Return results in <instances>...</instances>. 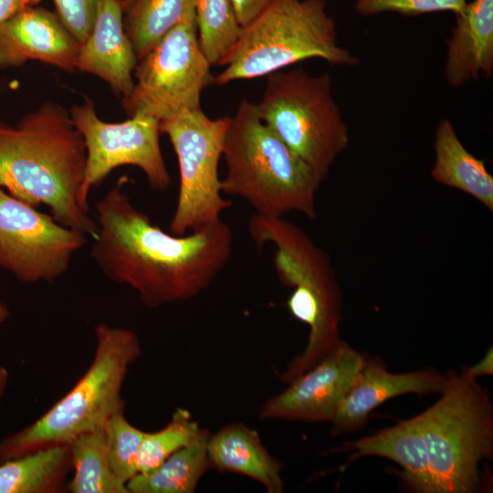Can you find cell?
Listing matches in <instances>:
<instances>
[{"label": "cell", "instance_id": "6da1fadb", "mask_svg": "<svg viewBox=\"0 0 493 493\" xmlns=\"http://www.w3.org/2000/svg\"><path fill=\"white\" fill-rule=\"evenodd\" d=\"M127 177L96 203L90 257L110 280L129 286L149 308L192 299L228 263L233 232L224 221L184 236L168 234L137 209L123 190Z\"/></svg>", "mask_w": 493, "mask_h": 493}, {"label": "cell", "instance_id": "7a4b0ae2", "mask_svg": "<svg viewBox=\"0 0 493 493\" xmlns=\"http://www.w3.org/2000/svg\"><path fill=\"white\" fill-rule=\"evenodd\" d=\"M85 165L84 139L63 105L45 102L16 125L0 120V188L93 237L97 222L79 199Z\"/></svg>", "mask_w": 493, "mask_h": 493}, {"label": "cell", "instance_id": "3957f363", "mask_svg": "<svg viewBox=\"0 0 493 493\" xmlns=\"http://www.w3.org/2000/svg\"><path fill=\"white\" fill-rule=\"evenodd\" d=\"M248 231L257 246H274L275 272L284 286L292 288L287 308L309 330L304 351L281 373L280 380L288 383L340 343L341 289L328 254L296 224L283 216L254 214Z\"/></svg>", "mask_w": 493, "mask_h": 493}, {"label": "cell", "instance_id": "277c9868", "mask_svg": "<svg viewBox=\"0 0 493 493\" xmlns=\"http://www.w3.org/2000/svg\"><path fill=\"white\" fill-rule=\"evenodd\" d=\"M226 174L223 194L246 200L255 214L283 216L291 212L317 215L321 180L258 116L257 103L237 106L226 133Z\"/></svg>", "mask_w": 493, "mask_h": 493}, {"label": "cell", "instance_id": "5b68a950", "mask_svg": "<svg viewBox=\"0 0 493 493\" xmlns=\"http://www.w3.org/2000/svg\"><path fill=\"white\" fill-rule=\"evenodd\" d=\"M95 352L75 385L45 414L23 429L0 440V463L103 429L115 414L124 412L122 388L130 367L142 353L131 330L97 324Z\"/></svg>", "mask_w": 493, "mask_h": 493}, {"label": "cell", "instance_id": "8992f818", "mask_svg": "<svg viewBox=\"0 0 493 493\" xmlns=\"http://www.w3.org/2000/svg\"><path fill=\"white\" fill-rule=\"evenodd\" d=\"M309 58L335 66L359 64L358 58L339 44L325 0H274L243 27L214 84L267 77Z\"/></svg>", "mask_w": 493, "mask_h": 493}, {"label": "cell", "instance_id": "52a82bcc", "mask_svg": "<svg viewBox=\"0 0 493 493\" xmlns=\"http://www.w3.org/2000/svg\"><path fill=\"white\" fill-rule=\"evenodd\" d=\"M439 400L416 415L427 458L432 493H470L479 484V464L493 452V410L476 381L449 372Z\"/></svg>", "mask_w": 493, "mask_h": 493}, {"label": "cell", "instance_id": "ba28073f", "mask_svg": "<svg viewBox=\"0 0 493 493\" xmlns=\"http://www.w3.org/2000/svg\"><path fill=\"white\" fill-rule=\"evenodd\" d=\"M257 108L262 121L321 181L349 145V128L329 73L313 76L301 66L273 72Z\"/></svg>", "mask_w": 493, "mask_h": 493}, {"label": "cell", "instance_id": "9c48e42d", "mask_svg": "<svg viewBox=\"0 0 493 493\" xmlns=\"http://www.w3.org/2000/svg\"><path fill=\"white\" fill-rule=\"evenodd\" d=\"M231 117L209 118L202 110H184L160 121L179 167L176 206L170 232L184 236L221 220L232 202L223 196L219 163Z\"/></svg>", "mask_w": 493, "mask_h": 493}, {"label": "cell", "instance_id": "30bf717a", "mask_svg": "<svg viewBox=\"0 0 493 493\" xmlns=\"http://www.w3.org/2000/svg\"><path fill=\"white\" fill-rule=\"evenodd\" d=\"M210 68L199 47L194 7L138 60L123 109L128 117L142 114L159 121L199 109L203 90L214 84Z\"/></svg>", "mask_w": 493, "mask_h": 493}, {"label": "cell", "instance_id": "8fae6325", "mask_svg": "<svg viewBox=\"0 0 493 493\" xmlns=\"http://www.w3.org/2000/svg\"><path fill=\"white\" fill-rule=\"evenodd\" d=\"M86 146V165L80 190V204L89 211L88 196L114 169L132 165L144 173L150 188L164 192L171 176L160 146V121L142 114L121 122H107L87 99L69 110Z\"/></svg>", "mask_w": 493, "mask_h": 493}, {"label": "cell", "instance_id": "7c38bea8", "mask_svg": "<svg viewBox=\"0 0 493 493\" xmlns=\"http://www.w3.org/2000/svg\"><path fill=\"white\" fill-rule=\"evenodd\" d=\"M85 244L84 234L0 188V267L21 282L59 278Z\"/></svg>", "mask_w": 493, "mask_h": 493}, {"label": "cell", "instance_id": "4fadbf2b", "mask_svg": "<svg viewBox=\"0 0 493 493\" xmlns=\"http://www.w3.org/2000/svg\"><path fill=\"white\" fill-rule=\"evenodd\" d=\"M365 356L344 341L261 406L260 419L330 421L362 371Z\"/></svg>", "mask_w": 493, "mask_h": 493}, {"label": "cell", "instance_id": "5bb4252c", "mask_svg": "<svg viewBox=\"0 0 493 493\" xmlns=\"http://www.w3.org/2000/svg\"><path fill=\"white\" fill-rule=\"evenodd\" d=\"M80 45L55 12L30 6L0 25V68L36 60L73 72Z\"/></svg>", "mask_w": 493, "mask_h": 493}, {"label": "cell", "instance_id": "9a60e30c", "mask_svg": "<svg viewBox=\"0 0 493 493\" xmlns=\"http://www.w3.org/2000/svg\"><path fill=\"white\" fill-rule=\"evenodd\" d=\"M446 383V375L431 369L392 373L379 359L367 358L330 420V434L340 435L364 425L370 413L392 397L441 393Z\"/></svg>", "mask_w": 493, "mask_h": 493}, {"label": "cell", "instance_id": "2e32d148", "mask_svg": "<svg viewBox=\"0 0 493 493\" xmlns=\"http://www.w3.org/2000/svg\"><path fill=\"white\" fill-rule=\"evenodd\" d=\"M120 0H99L96 19L80 45L76 69L93 74L124 98L133 89L138 58L125 31Z\"/></svg>", "mask_w": 493, "mask_h": 493}, {"label": "cell", "instance_id": "e0dca14e", "mask_svg": "<svg viewBox=\"0 0 493 493\" xmlns=\"http://www.w3.org/2000/svg\"><path fill=\"white\" fill-rule=\"evenodd\" d=\"M446 42L444 77L458 89L493 73V0H473L456 14Z\"/></svg>", "mask_w": 493, "mask_h": 493}, {"label": "cell", "instance_id": "ac0fdd59", "mask_svg": "<svg viewBox=\"0 0 493 493\" xmlns=\"http://www.w3.org/2000/svg\"><path fill=\"white\" fill-rule=\"evenodd\" d=\"M207 456L211 468L247 477L268 493H282V465L263 445L257 432L244 424L232 423L209 434Z\"/></svg>", "mask_w": 493, "mask_h": 493}, {"label": "cell", "instance_id": "d6986e66", "mask_svg": "<svg viewBox=\"0 0 493 493\" xmlns=\"http://www.w3.org/2000/svg\"><path fill=\"white\" fill-rule=\"evenodd\" d=\"M342 450L352 452L350 461L367 456L388 458L403 467L402 477L411 488L432 493L427 458L416 416L372 435L345 442Z\"/></svg>", "mask_w": 493, "mask_h": 493}, {"label": "cell", "instance_id": "ffe728a7", "mask_svg": "<svg viewBox=\"0 0 493 493\" xmlns=\"http://www.w3.org/2000/svg\"><path fill=\"white\" fill-rule=\"evenodd\" d=\"M435 163L432 178L438 184L459 190L493 211V176L483 160L468 152L453 123L441 120L435 131Z\"/></svg>", "mask_w": 493, "mask_h": 493}, {"label": "cell", "instance_id": "44dd1931", "mask_svg": "<svg viewBox=\"0 0 493 493\" xmlns=\"http://www.w3.org/2000/svg\"><path fill=\"white\" fill-rule=\"evenodd\" d=\"M72 471L69 446L42 447L0 463V493H60Z\"/></svg>", "mask_w": 493, "mask_h": 493}, {"label": "cell", "instance_id": "7402d4cb", "mask_svg": "<svg viewBox=\"0 0 493 493\" xmlns=\"http://www.w3.org/2000/svg\"><path fill=\"white\" fill-rule=\"evenodd\" d=\"M205 429L149 473H138L126 485L129 493H193L210 467Z\"/></svg>", "mask_w": 493, "mask_h": 493}, {"label": "cell", "instance_id": "603a6c76", "mask_svg": "<svg viewBox=\"0 0 493 493\" xmlns=\"http://www.w3.org/2000/svg\"><path fill=\"white\" fill-rule=\"evenodd\" d=\"M71 493H129L125 484L113 475L106 455L103 429L76 437L69 444Z\"/></svg>", "mask_w": 493, "mask_h": 493}, {"label": "cell", "instance_id": "cb8c5ba5", "mask_svg": "<svg viewBox=\"0 0 493 493\" xmlns=\"http://www.w3.org/2000/svg\"><path fill=\"white\" fill-rule=\"evenodd\" d=\"M194 7V0H135L123 23L138 60Z\"/></svg>", "mask_w": 493, "mask_h": 493}, {"label": "cell", "instance_id": "d4e9b609", "mask_svg": "<svg viewBox=\"0 0 493 493\" xmlns=\"http://www.w3.org/2000/svg\"><path fill=\"white\" fill-rule=\"evenodd\" d=\"M199 47L211 66L221 65L243 27L230 0H194Z\"/></svg>", "mask_w": 493, "mask_h": 493}, {"label": "cell", "instance_id": "484cf974", "mask_svg": "<svg viewBox=\"0 0 493 493\" xmlns=\"http://www.w3.org/2000/svg\"><path fill=\"white\" fill-rule=\"evenodd\" d=\"M205 430L190 412L177 408L169 423L155 432H145L139 455L138 473H149L177 450L194 442Z\"/></svg>", "mask_w": 493, "mask_h": 493}, {"label": "cell", "instance_id": "4316f807", "mask_svg": "<svg viewBox=\"0 0 493 493\" xmlns=\"http://www.w3.org/2000/svg\"><path fill=\"white\" fill-rule=\"evenodd\" d=\"M106 455L110 467L121 483L138 474V461L145 431L132 425L124 412L112 415L103 427Z\"/></svg>", "mask_w": 493, "mask_h": 493}, {"label": "cell", "instance_id": "83f0119b", "mask_svg": "<svg viewBox=\"0 0 493 493\" xmlns=\"http://www.w3.org/2000/svg\"><path fill=\"white\" fill-rule=\"evenodd\" d=\"M467 0H357L355 11L362 16H371L385 12L403 16H419L428 13L450 11L458 14Z\"/></svg>", "mask_w": 493, "mask_h": 493}, {"label": "cell", "instance_id": "f1b7e54d", "mask_svg": "<svg viewBox=\"0 0 493 493\" xmlns=\"http://www.w3.org/2000/svg\"><path fill=\"white\" fill-rule=\"evenodd\" d=\"M55 13L74 36L82 44L89 36L93 27L99 0H52Z\"/></svg>", "mask_w": 493, "mask_h": 493}, {"label": "cell", "instance_id": "f546056e", "mask_svg": "<svg viewBox=\"0 0 493 493\" xmlns=\"http://www.w3.org/2000/svg\"><path fill=\"white\" fill-rule=\"evenodd\" d=\"M274 0H230L242 27L247 26L267 9Z\"/></svg>", "mask_w": 493, "mask_h": 493}, {"label": "cell", "instance_id": "4dcf8cb0", "mask_svg": "<svg viewBox=\"0 0 493 493\" xmlns=\"http://www.w3.org/2000/svg\"><path fill=\"white\" fill-rule=\"evenodd\" d=\"M41 0H0V25L20 11L37 5Z\"/></svg>", "mask_w": 493, "mask_h": 493}, {"label": "cell", "instance_id": "1f68e13d", "mask_svg": "<svg viewBox=\"0 0 493 493\" xmlns=\"http://www.w3.org/2000/svg\"><path fill=\"white\" fill-rule=\"evenodd\" d=\"M493 372V351L488 349L485 356L476 364L465 367L462 374L471 379H477L479 376L489 375Z\"/></svg>", "mask_w": 493, "mask_h": 493}, {"label": "cell", "instance_id": "d6a6232c", "mask_svg": "<svg viewBox=\"0 0 493 493\" xmlns=\"http://www.w3.org/2000/svg\"><path fill=\"white\" fill-rule=\"evenodd\" d=\"M9 381V372L7 369L0 363V397L4 395Z\"/></svg>", "mask_w": 493, "mask_h": 493}, {"label": "cell", "instance_id": "836d02e7", "mask_svg": "<svg viewBox=\"0 0 493 493\" xmlns=\"http://www.w3.org/2000/svg\"><path fill=\"white\" fill-rule=\"evenodd\" d=\"M10 316V310L5 304L0 301V324L7 320Z\"/></svg>", "mask_w": 493, "mask_h": 493}, {"label": "cell", "instance_id": "e575fe53", "mask_svg": "<svg viewBox=\"0 0 493 493\" xmlns=\"http://www.w3.org/2000/svg\"><path fill=\"white\" fill-rule=\"evenodd\" d=\"M124 7V11L135 1V0H120Z\"/></svg>", "mask_w": 493, "mask_h": 493}]
</instances>
